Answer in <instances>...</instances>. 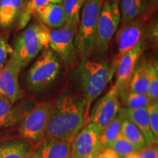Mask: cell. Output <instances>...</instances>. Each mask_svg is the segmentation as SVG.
Returning <instances> with one entry per match:
<instances>
[{"instance_id":"obj_11","label":"cell","mask_w":158,"mask_h":158,"mask_svg":"<svg viewBox=\"0 0 158 158\" xmlns=\"http://www.w3.org/2000/svg\"><path fill=\"white\" fill-rule=\"evenodd\" d=\"M21 70V64L13 54L0 69V95L10 99L13 104L21 100L23 95L19 81Z\"/></svg>"},{"instance_id":"obj_18","label":"cell","mask_w":158,"mask_h":158,"mask_svg":"<svg viewBox=\"0 0 158 158\" xmlns=\"http://www.w3.org/2000/svg\"><path fill=\"white\" fill-rule=\"evenodd\" d=\"M24 5V0H0V29H9L17 23Z\"/></svg>"},{"instance_id":"obj_10","label":"cell","mask_w":158,"mask_h":158,"mask_svg":"<svg viewBox=\"0 0 158 158\" xmlns=\"http://www.w3.org/2000/svg\"><path fill=\"white\" fill-rule=\"evenodd\" d=\"M118 92L114 86L103 97L99 99L90 110L89 122L101 132L115 118L121 110Z\"/></svg>"},{"instance_id":"obj_16","label":"cell","mask_w":158,"mask_h":158,"mask_svg":"<svg viewBox=\"0 0 158 158\" xmlns=\"http://www.w3.org/2000/svg\"><path fill=\"white\" fill-rule=\"evenodd\" d=\"M122 108V111L130 122H132L141 131L146 140L147 146L157 144L150 128L149 117H148L147 108Z\"/></svg>"},{"instance_id":"obj_8","label":"cell","mask_w":158,"mask_h":158,"mask_svg":"<svg viewBox=\"0 0 158 158\" xmlns=\"http://www.w3.org/2000/svg\"><path fill=\"white\" fill-rule=\"evenodd\" d=\"M77 27L66 23L58 29H50L49 48L68 68H72L79 59L75 46Z\"/></svg>"},{"instance_id":"obj_29","label":"cell","mask_w":158,"mask_h":158,"mask_svg":"<svg viewBox=\"0 0 158 158\" xmlns=\"http://www.w3.org/2000/svg\"><path fill=\"white\" fill-rule=\"evenodd\" d=\"M147 113L152 133L155 141H158V102L154 101L147 106Z\"/></svg>"},{"instance_id":"obj_26","label":"cell","mask_w":158,"mask_h":158,"mask_svg":"<svg viewBox=\"0 0 158 158\" xmlns=\"http://www.w3.org/2000/svg\"><path fill=\"white\" fill-rule=\"evenodd\" d=\"M86 0H63L62 4L66 14L67 22L78 27L80 15Z\"/></svg>"},{"instance_id":"obj_33","label":"cell","mask_w":158,"mask_h":158,"mask_svg":"<svg viewBox=\"0 0 158 158\" xmlns=\"http://www.w3.org/2000/svg\"><path fill=\"white\" fill-rule=\"evenodd\" d=\"M158 8V0H147V9L145 15L151 17L157 13Z\"/></svg>"},{"instance_id":"obj_25","label":"cell","mask_w":158,"mask_h":158,"mask_svg":"<svg viewBox=\"0 0 158 158\" xmlns=\"http://www.w3.org/2000/svg\"><path fill=\"white\" fill-rule=\"evenodd\" d=\"M14 105L10 99L0 95V122H3L5 127L19 122L21 119V117L18 116L19 112L15 111L16 108H13Z\"/></svg>"},{"instance_id":"obj_7","label":"cell","mask_w":158,"mask_h":158,"mask_svg":"<svg viewBox=\"0 0 158 158\" xmlns=\"http://www.w3.org/2000/svg\"><path fill=\"white\" fill-rule=\"evenodd\" d=\"M52 105L49 102H37L23 113L19 121L20 138L36 142L45 137Z\"/></svg>"},{"instance_id":"obj_13","label":"cell","mask_w":158,"mask_h":158,"mask_svg":"<svg viewBox=\"0 0 158 158\" xmlns=\"http://www.w3.org/2000/svg\"><path fill=\"white\" fill-rule=\"evenodd\" d=\"M146 45V41L142 40L133 50L123 55L117 61V66L115 73L116 78L114 86L117 90L118 94L128 90L130 79L138 59L143 54Z\"/></svg>"},{"instance_id":"obj_23","label":"cell","mask_w":158,"mask_h":158,"mask_svg":"<svg viewBox=\"0 0 158 158\" xmlns=\"http://www.w3.org/2000/svg\"><path fill=\"white\" fill-rule=\"evenodd\" d=\"M119 100H121L125 108H147L154 102L147 94H138L127 90L123 93L118 94Z\"/></svg>"},{"instance_id":"obj_3","label":"cell","mask_w":158,"mask_h":158,"mask_svg":"<svg viewBox=\"0 0 158 158\" xmlns=\"http://www.w3.org/2000/svg\"><path fill=\"white\" fill-rule=\"evenodd\" d=\"M50 29L42 23H33L25 27L14 41L13 53L21 68L30 64L45 48H49Z\"/></svg>"},{"instance_id":"obj_22","label":"cell","mask_w":158,"mask_h":158,"mask_svg":"<svg viewBox=\"0 0 158 158\" xmlns=\"http://www.w3.org/2000/svg\"><path fill=\"white\" fill-rule=\"evenodd\" d=\"M120 135L131 143L135 149H141L147 146L145 138L141 131L133 122H130L126 117H124L122 121L121 129H120Z\"/></svg>"},{"instance_id":"obj_20","label":"cell","mask_w":158,"mask_h":158,"mask_svg":"<svg viewBox=\"0 0 158 158\" xmlns=\"http://www.w3.org/2000/svg\"><path fill=\"white\" fill-rule=\"evenodd\" d=\"M125 117L122 108L115 118L100 132L99 138V152L110 147V144L120 134L122 121Z\"/></svg>"},{"instance_id":"obj_1","label":"cell","mask_w":158,"mask_h":158,"mask_svg":"<svg viewBox=\"0 0 158 158\" xmlns=\"http://www.w3.org/2000/svg\"><path fill=\"white\" fill-rule=\"evenodd\" d=\"M84 106L82 97L71 92L61 94L52 105L45 137L72 143L84 127Z\"/></svg>"},{"instance_id":"obj_30","label":"cell","mask_w":158,"mask_h":158,"mask_svg":"<svg viewBox=\"0 0 158 158\" xmlns=\"http://www.w3.org/2000/svg\"><path fill=\"white\" fill-rule=\"evenodd\" d=\"M125 158H158L157 145L145 146L141 149H135Z\"/></svg>"},{"instance_id":"obj_27","label":"cell","mask_w":158,"mask_h":158,"mask_svg":"<svg viewBox=\"0 0 158 158\" xmlns=\"http://www.w3.org/2000/svg\"><path fill=\"white\" fill-rule=\"evenodd\" d=\"M149 90L148 96L152 101L158 100V63L157 59H149Z\"/></svg>"},{"instance_id":"obj_17","label":"cell","mask_w":158,"mask_h":158,"mask_svg":"<svg viewBox=\"0 0 158 158\" xmlns=\"http://www.w3.org/2000/svg\"><path fill=\"white\" fill-rule=\"evenodd\" d=\"M35 147L31 142L13 139L0 142V158H30Z\"/></svg>"},{"instance_id":"obj_24","label":"cell","mask_w":158,"mask_h":158,"mask_svg":"<svg viewBox=\"0 0 158 158\" xmlns=\"http://www.w3.org/2000/svg\"><path fill=\"white\" fill-rule=\"evenodd\" d=\"M51 2V0H29L25 4L21 16L17 23L19 28L21 29H24L28 25L32 15H35L40 9Z\"/></svg>"},{"instance_id":"obj_37","label":"cell","mask_w":158,"mask_h":158,"mask_svg":"<svg viewBox=\"0 0 158 158\" xmlns=\"http://www.w3.org/2000/svg\"><path fill=\"white\" fill-rule=\"evenodd\" d=\"M3 127H5V124L3 123V122H0V128Z\"/></svg>"},{"instance_id":"obj_15","label":"cell","mask_w":158,"mask_h":158,"mask_svg":"<svg viewBox=\"0 0 158 158\" xmlns=\"http://www.w3.org/2000/svg\"><path fill=\"white\" fill-rule=\"evenodd\" d=\"M35 15L49 29L60 28L67 22L66 14L62 2L49 3L40 9Z\"/></svg>"},{"instance_id":"obj_14","label":"cell","mask_w":158,"mask_h":158,"mask_svg":"<svg viewBox=\"0 0 158 158\" xmlns=\"http://www.w3.org/2000/svg\"><path fill=\"white\" fill-rule=\"evenodd\" d=\"M71 144L64 140L46 138L33 154L38 158H71Z\"/></svg>"},{"instance_id":"obj_34","label":"cell","mask_w":158,"mask_h":158,"mask_svg":"<svg viewBox=\"0 0 158 158\" xmlns=\"http://www.w3.org/2000/svg\"><path fill=\"white\" fill-rule=\"evenodd\" d=\"M95 158H119L115 152L110 148H108L99 152Z\"/></svg>"},{"instance_id":"obj_36","label":"cell","mask_w":158,"mask_h":158,"mask_svg":"<svg viewBox=\"0 0 158 158\" xmlns=\"http://www.w3.org/2000/svg\"><path fill=\"white\" fill-rule=\"evenodd\" d=\"M63 0H51V2L53 3H61Z\"/></svg>"},{"instance_id":"obj_12","label":"cell","mask_w":158,"mask_h":158,"mask_svg":"<svg viewBox=\"0 0 158 158\" xmlns=\"http://www.w3.org/2000/svg\"><path fill=\"white\" fill-rule=\"evenodd\" d=\"M100 132L92 123L84 127L72 141L71 158H95L99 152Z\"/></svg>"},{"instance_id":"obj_35","label":"cell","mask_w":158,"mask_h":158,"mask_svg":"<svg viewBox=\"0 0 158 158\" xmlns=\"http://www.w3.org/2000/svg\"><path fill=\"white\" fill-rule=\"evenodd\" d=\"M105 1L108 2H110V3H116V4H118V2H119L120 0H105Z\"/></svg>"},{"instance_id":"obj_32","label":"cell","mask_w":158,"mask_h":158,"mask_svg":"<svg viewBox=\"0 0 158 158\" xmlns=\"http://www.w3.org/2000/svg\"><path fill=\"white\" fill-rule=\"evenodd\" d=\"M13 53V47L9 44L5 37H0V69H1L7 61L8 56Z\"/></svg>"},{"instance_id":"obj_9","label":"cell","mask_w":158,"mask_h":158,"mask_svg":"<svg viewBox=\"0 0 158 158\" xmlns=\"http://www.w3.org/2000/svg\"><path fill=\"white\" fill-rule=\"evenodd\" d=\"M149 17L145 14L132 21L120 23L116 31V40L117 44L116 60L133 50L142 40H145V31Z\"/></svg>"},{"instance_id":"obj_5","label":"cell","mask_w":158,"mask_h":158,"mask_svg":"<svg viewBox=\"0 0 158 158\" xmlns=\"http://www.w3.org/2000/svg\"><path fill=\"white\" fill-rule=\"evenodd\" d=\"M61 71L60 59L50 48L40 52L26 74V84L31 91L40 92L56 80Z\"/></svg>"},{"instance_id":"obj_31","label":"cell","mask_w":158,"mask_h":158,"mask_svg":"<svg viewBox=\"0 0 158 158\" xmlns=\"http://www.w3.org/2000/svg\"><path fill=\"white\" fill-rule=\"evenodd\" d=\"M158 23L157 18H154L151 21H148L145 31L146 43H149L153 45H157L158 40Z\"/></svg>"},{"instance_id":"obj_19","label":"cell","mask_w":158,"mask_h":158,"mask_svg":"<svg viewBox=\"0 0 158 158\" xmlns=\"http://www.w3.org/2000/svg\"><path fill=\"white\" fill-rule=\"evenodd\" d=\"M148 70L149 59H146L141 56L138 59L130 79L128 90L135 93L147 94L149 90Z\"/></svg>"},{"instance_id":"obj_28","label":"cell","mask_w":158,"mask_h":158,"mask_svg":"<svg viewBox=\"0 0 158 158\" xmlns=\"http://www.w3.org/2000/svg\"><path fill=\"white\" fill-rule=\"evenodd\" d=\"M109 148L114 150L119 158H125L135 150L133 146L120 134L110 144Z\"/></svg>"},{"instance_id":"obj_4","label":"cell","mask_w":158,"mask_h":158,"mask_svg":"<svg viewBox=\"0 0 158 158\" xmlns=\"http://www.w3.org/2000/svg\"><path fill=\"white\" fill-rule=\"evenodd\" d=\"M103 0H86L77 27L75 46L81 59L92 55L98 21Z\"/></svg>"},{"instance_id":"obj_39","label":"cell","mask_w":158,"mask_h":158,"mask_svg":"<svg viewBox=\"0 0 158 158\" xmlns=\"http://www.w3.org/2000/svg\"><path fill=\"white\" fill-rule=\"evenodd\" d=\"M29 1V0H24V2H25V4L26 3H27V2H28Z\"/></svg>"},{"instance_id":"obj_6","label":"cell","mask_w":158,"mask_h":158,"mask_svg":"<svg viewBox=\"0 0 158 158\" xmlns=\"http://www.w3.org/2000/svg\"><path fill=\"white\" fill-rule=\"evenodd\" d=\"M121 23L118 4L103 1L97 26L92 55L101 59L107 54L112 40Z\"/></svg>"},{"instance_id":"obj_2","label":"cell","mask_w":158,"mask_h":158,"mask_svg":"<svg viewBox=\"0 0 158 158\" xmlns=\"http://www.w3.org/2000/svg\"><path fill=\"white\" fill-rule=\"evenodd\" d=\"M117 62L116 58L111 62L86 58L81 59L75 70L74 80L85 101L84 124L89 122L92 102L102 93L113 78Z\"/></svg>"},{"instance_id":"obj_38","label":"cell","mask_w":158,"mask_h":158,"mask_svg":"<svg viewBox=\"0 0 158 158\" xmlns=\"http://www.w3.org/2000/svg\"><path fill=\"white\" fill-rule=\"evenodd\" d=\"M30 158H38V157H37V156H35V155H34V154H32V155L31 156V157H30Z\"/></svg>"},{"instance_id":"obj_21","label":"cell","mask_w":158,"mask_h":158,"mask_svg":"<svg viewBox=\"0 0 158 158\" xmlns=\"http://www.w3.org/2000/svg\"><path fill=\"white\" fill-rule=\"evenodd\" d=\"M121 23L127 22L145 14L147 0H120L118 2Z\"/></svg>"}]
</instances>
